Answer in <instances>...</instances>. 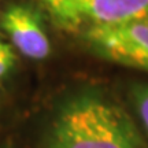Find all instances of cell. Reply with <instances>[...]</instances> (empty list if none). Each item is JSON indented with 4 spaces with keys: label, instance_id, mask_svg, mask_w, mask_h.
Instances as JSON below:
<instances>
[{
    "label": "cell",
    "instance_id": "6da1fadb",
    "mask_svg": "<svg viewBox=\"0 0 148 148\" xmlns=\"http://www.w3.org/2000/svg\"><path fill=\"white\" fill-rule=\"evenodd\" d=\"M47 148H145L132 118L96 90L69 96L53 116Z\"/></svg>",
    "mask_w": 148,
    "mask_h": 148
},
{
    "label": "cell",
    "instance_id": "7a4b0ae2",
    "mask_svg": "<svg viewBox=\"0 0 148 148\" xmlns=\"http://www.w3.org/2000/svg\"><path fill=\"white\" fill-rule=\"evenodd\" d=\"M81 34L97 56L148 71V19L90 26Z\"/></svg>",
    "mask_w": 148,
    "mask_h": 148
},
{
    "label": "cell",
    "instance_id": "3957f363",
    "mask_svg": "<svg viewBox=\"0 0 148 148\" xmlns=\"http://www.w3.org/2000/svg\"><path fill=\"white\" fill-rule=\"evenodd\" d=\"M0 27L12 48L32 60H44L51 53V41L41 14L29 4L7 5L0 15Z\"/></svg>",
    "mask_w": 148,
    "mask_h": 148
},
{
    "label": "cell",
    "instance_id": "277c9868",
    "mask_svg": "<svg viewBox=\"0 0 148 148\" xmlns=\"http://www.w3.org/2000/svg\"><path fill=\"white\" fill-rule=\"evenodd\" d=\"M148 19V0H82L55 23L69 30Z\"/></svg>",
    "mask_w": 148,
    "mask_h": 148
},
{
    "label": "cell",
    "instance_id": "5b68a950",
    "mask_svg": "<svg viewBox=\"0 0 148 148\" xmlns=\"http://www.w3.org/2000/svg\"><path fill=\"white\" fill-rule=\"evenodd\" d=\"M133 101L138 116L148 132V85H137L133 88Z\"/></svg>",
    "mask_w": 148,
    "mask_h": 148
},
{
    "label": "cell",
    "instance_id": "8992f818",
    "mask_svg": "<svg viewBox=\"0 0 148 148\" xmlns=\"http://www.w3.org/2000/svg\"><path fill=\"white\" fill-rule=\"evenodd\" d=\"M38 1L42 5V8L45 10V12H48L49 18L55 22L66 11L70 10L73 5L78 4L82 0H38Z\"/></svg>",
    "mask_w": 148,
    "mask_h": 148
},
{
    "label": "cell",
    "instance_id": "52a82bcc",
    "mask_svg": "<svg viewBox=\"0 0 148 148\" xmlns=\"http://www.w3.org/2000/svg\"><path fill=\"white\" fill-rule=\"evenodd\" d=\"M16 63V52L10 42L0 38V79H3L14 69Z\"/></svg>",
    "mask_w": 148,
    "mask_h": 148
}]
</instances>
